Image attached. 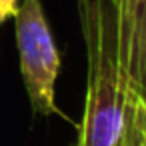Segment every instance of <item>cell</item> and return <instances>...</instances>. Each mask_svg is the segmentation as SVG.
I'll list each match as a JSON object with an SVG mask.
<instances>
[{
  "instance_id": "obj_1",
  "label": "cell",
  "mask_w": 146,
  "mask_h": 146,
  "mask_svg": "<svg viewBox=\"0 0 146 146\" xmlns=\"http://www.w3.org/2000/svg\"><path fill=\"white\" fill-rule=\"evenodd\" d=\"M14 28L20 54V74L32 110L42 116H62L56 106L60 56L40 0H22L14 12Z\"/></svg>"
},
{
  "instance_id": "obj_2",
  "label": "cell",
  "mask_w": 146,
  "mask_h": 146,
  "mask_svg": "<svg viewBox=\"0 0 146 146\" xmlns=\"http://www.w3.org/2000/svg\"><path fill=\"white\" fill-rule=\"evenodd\" d=\"M108 4L122 96L136 90L146 98V0H108Z\"/></svg>"
},
{
  "instance_id": "obj_3",
  "label": "cell",
  "mask_w": 146,
  "mask_h": 146,
  "mask_svg": "<svg viewBox=\"0 0 146 146\" xmlns=\"http://www.w3.org/2000/svg\"><path fill=\"white\" fill-rule=\"evenodd\" d=\"M122 146H146V98L130 90L124 94Z\"/></svg>"
},
{
  "instance_id": "obj_4",
  "label": "cell",
  "mask_w": 146,
  "mask_h": 146,
  "mask_svg": "<svg viewBox=\"0 0 146 146\" xmlns=\"http://www.w3.org/2000/svg\"><path fill=\"white\" fill-rule=\"evenodd\" d=\"M18 8V0H0V24L12 18Z\"/></svg>"
},
{
  "instance_id": "obj_5",
  "label": "cell",
  "mask_w": 146,
  "mask_h": 146,
  "mask_svg": "<svg viewBox=\"0 0 146 146\" xmlns=\"http://www.w3.org/2000/svg\"><path fill=\"white\" fill-rule=\"evenodd\" d=\"M82 2H84V6H90V0H82Z\"/></svg>"
},
{
  "instance_id": "obj_6",
  "label": "cell",
  "mask_w": 146,
  "mask_h": 146,
  "mask_svg": "<svg viewBox=\"0 0 146 146\" xmlns=\"http://www.w3.org/2000/svg\"><path fill=\"white\" fill-rule=\"evenodd\" d=\"M120 140H122V138H120ZM118 146H122V144H118Z\"/></svg>"
},
{
  "instance_id": "obj_7",
  "label": "cell",
  "mask_w": 146,
  "mask_h": 146,
  "mask_svg": "<svg viewBox=\"0 0 146 146\" xmlns=\"http://www.w3.org/2000/svg\"><path fill=\"white\" fill-rule=\"evenodd\" d=\"M74 146H78V144H74Z\"/></svg>"
}]
</instances>
